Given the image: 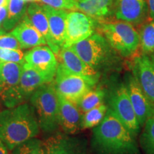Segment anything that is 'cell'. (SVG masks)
<instances>
[{"mask_svg":"<svg viewBox=\"0 0 154 154\" xmlns=\"http://www.w3.org/2000/svg\"><path fill=\"white\" fill-rule=\"evenodd\" d=\"M136 138L108 108L104 119L94 128L91 146L96 154H139Z\"/></svg>","mask_w":154,"mask_h":154,"instance_id":"obj_1","label":"cell"},{"mask_svg":"<svg viewBox=\"0 0 154 154\" xmlns=\"http://www.w3.org/2000/svg\"><path fill=\"white\" fill-rule=\"evenodd\" d=\"M39 130L35 111L30 103L0 111V140L9 151L36 137Z\"/></svg>","mask_w":154,"mask_h":154,"instance_id":"obj_2","label":"cell"},{"mask_svg":"<svg viewBox=\"0 0 154 154\" xmlns=\"http://www.w3.org/2000/svg\"><path fill=\"white\" fill-rule=\"evenodd\" d=\"M70 48L101 75L118 72L122 69V57L101 34L94 32Z\"/></svg>","mask_w":154,"mask_h":154,"instance_id":"obj_3","label":"cell"},{"mask_svg":"<svg viewBox=\"0 0 154 154\" xmlns=\"http://www.w3.org/2000/svg\"><path fill=\"white\" fill-rule=\"evenodd\" d=\"M30 103L35 111L39 128L44 133H52L59 125V94L54 82L44 84L32 94Z\"/></svg>","mask_w":154,"mask_h":154,"instance_id":"obj_4","label":"cell"},{"mask_svg":"<svg viewBox=\"0 0 154 154\" xmlns=\"http://www.w3.org/2000/svg\"><path fill=\"white\" fill-rule=\"evenodd\" d=\"M102 35L122 57H131L140 47L139 33L133 24L124 21L102 23Z\"/></svg>","mask_w":154,"mask_h":154,"instance_id":"obj_5","label":"cell"},{"mask_svg":"<svg viewBox=\"0 0 154 154\" xmlns=\"http://www.w3.org/2000/svg\"><path fill=\"white\" fill-rule=\"evenodd\" d=\"M107 106L117 119L124 125L135 137L140 130L137 117L132 106L124 82L112 84L107 91Z\"/></svg>","mask_w":154,"mask_h":154,"instance_id":"obj_6","label":"cell"},{"mask_svg":"<svg viewBox=\"0 0 154 154\" xmlns=\"http://www.w3.org/2000/svg\"><path fill=\"white\" fill-rule=\"evenodd\" d=\"M99 80V79L72 74L58 64L54 82L59 95L76 103L88 91L96 86Z\"/></svg>","mask_w":154,"mask_h":154,"instance_id":"obj_7","label":"cell"},{"mask_svg":"<svg viewBox=\"0 0 154 154\" xmlns=\"http://www.w3.org/2000/svg\"><path fill=\"white\" fill-rule=\"evenodd\" d=\"M24 66L41 74L49 82L54 80L58 68L57 56L49 46L32 48L24 54Z\"/></svg>","mask_w":154,"mask_h":154,"instance_id":"obj_8","label":"cell"},{"mask_svg":"<svg viewBox=\"0 0 154 154\" xmlns=\"http://www.w3.org/2000/svg\"><path fill=\"white\" fill-rule=\"evenodd\" d=\"M124 82L141 128L146 120L154 114V102L144 92L132 73L126 75Z\"/></svg>","mask_w":154,"mask_h":154,"instance_id":"obj_9","label":"cell"},{"mask_svg":"<svg viewBox=\"0 0 154 154\" xmlns=\"http://www.w3.org/2000/svg\"><path fill=\"white\" fill-rule=\"evenodd\" d=\"M94 18L82 11H72L68 13L65 42L63 47H70L92 35L95 30Z\"/></svg>","mask_w":154,"mask_h":154,"instance_id":"obj_10","label":"cell"},{"mask_svg":"<svg viewBox=\"0 0 154 154\" xmlns=\"http://www.w3.org/2000/svg\"><path fill=\"white\" fill-rule=\"evenodd\" d=\"M49 82L45 77L36 71L23 65L20 80L7 107H14L29 101L31 96L38 87Z\"/></svg>","mask_w":154,"mask_h":154,"instance_id":"obj_11","label":"cell"},{"mask_svg":"<svg viewBox=\"0 0 154 154\" xmlns=\"http://www.w3.org/2000/svg\"><path fill=\"white\" fill-rule=\"evenodd\" d=\"M45 154H88L87 140L66 134H57L44 140Z\"/></svg>","mask_w":154,"mask_h":154,"instance_id":"obj_12","label":"cell"},{"mask_svg":"<svg viewBox=\"0 0 154 154\" xmlns=\"http://www.w3.org/2000/svg\"><path fill=\"white\" fill-rule=\"evenodd\" d=\"M131 68L144 92L154 102V53H142L134 57Z\"/></svg>","mask_w":154,"mask_h":154,"instance_id":"obj_13","label":"cell"},{"mask_svg":"<svg viewBox=\"0 0 154 154\" xmlns=\"http://www.w3.org/2000/svg\"><path fill=\"white\" fill-rule=\"evenodd\" d=\"M115 16L117 19L138 24L149 14L147 0H114Z\"/></svg>","mask_w":154,"mask_h":154,"instance_id":"obj_14","label":"cell"},{"mask_svg":"<svg viewBox=\"0 0 154 154\" xmlns=\"http://www.w3.org/2000/svg\"><path fill=\"white\" fill-rule=\"evenodd\" d=\"M82 116L76 103L59 95V125L65 134L73 135L82 129Z\"/></svg>","mask_w":154,"mask_h":154,"instance_id":"obj_15","label":"cell"},{"mask_svg":"<svg viewBox=\"0 0 154 154\" xmlns=\"http://www.w3.org/2000/svg\"><path fill=\"white\" fill-rule=\"evenodd\" d=\"M23 65L12 62L0 63V99L6 106L18 85Z\"/></svg>","mask_w":154,"mask_h":154,"instance_id":"obj_16","label":"cell"},{"mask_svg":"<svg viewBox=\"0 0 154 154\" xmlns=\"http://www.w3.org/2000/svg\"><path fill=\"white\" fill-rule=\"evenodd\" d=\"M56 56L58 64L72 74L99 79L101 76V74L83 61L70 47L61 48Z\"/></svg>","mask_w":154,"mask_h":154,"instance_id":"obj_17","label":"cell"},{"mask_svg":"<svg viewBox=\"0 0 154 154\" xmlns=\"http://www.w3.org/2000/svg\"><path fill=\"white\" fill-rule=\"evenodd\" d=\"M23 19L30 23L40 34L43 36L47 42V46L51 48L56 55L59 52V50L54 44L50 34L49 21L43 7L37 3H32L26 8Z\"/></svg>","mask_w":154,"mask_h":154,"instance_id":"obj_18","label":"cell"},{"mask_svg":"<svg viewBox=\"0 0 154 154\" xmlns=\"http://www.w3.org/2000/svg\"><path fill=\"white\" fill-rule=\"evenodd\" d=\"M43 7L47 14L50 34L54 44L60 50L63 48L65 42L66 27V18L68 12L63 9H58L43 5Z\"/></svg>","mask_w":154,"mask_h":154,"instance_id":"obj_19","label":"cell"},{"mask_svg":"<svg viewBox=\"0 0 154 154\" xmlns=\"http://www.w3.org/2000/svg\"><path fill=\"white\" fill-rule=\"evenodd\" d=\"M21 49H32L42 45H47L45 38L35 28L25 19H22L11 31Z\"/></svg>","mask_w":154,"mask_h":154,"instance_id":"obj_20","label":"cell"},{"mask_svg":"<svg viewBox=\"0 0 154 154\" xmlns=\"http://www.w3.org/2000/svg\"><path fill=\"white\" fill-rule=\"evenodd\" d=\"M77 10L92 18H103L110 12L113 0H77Z\"/></svg>","mask_w":154,"mask_h":154,"instance_id":"obj_21","label":"cell"},{"mask_svg":"<svg viewBox=\"0 0 154 154\" xmlns=\"http://www.w3.org/2000/svg\"><path fill=\"white\" fill-rule=\"evenodd\" d=\"M107 91L105 88L95 86L76 103L79 110L84 113L101 103L106 99Z\"/></svg>","mask_w":154,"mask_h":154,"instance_id":"obj_22","label":"cell"},{"mask_svg":"<svg viewBox=\"0 0 154 154\" xmlns=\"http://www.w3.org/2000/svg\"><path fill=\"white\" fill-rule=\"evenodd\" d=\"M7 18L2 29L5 31L13 29L15 26L22 21L26 13L24 0H9Z\"/></svg>","mask_w":154,"mask_h":154,"instance_id":"obj_23","label":"cell"},{"mask_svg":"<svg viewBox=\"0 0 154 154\" xmlns=\"http://www.w3.org/2000/svg\"><path fill=\"white\" fill-rule=\"evenodd\" d=\"M107 110L108 106L103 103L83 113L82 129L91 128L98 126L104 119Z\"/></svg>","mask_w":154,"mask_h":154,"instance_id":"obj_24","label":"cell"},{"mask_svg":"<svg viewBox=\"0 0 154 154\" xmlns=\"http://www.w3.org/2000/svg\"><path fill=\"white\" fill-rule=\"evenodd\" d=\"M140 137V144L146 154H154V114L146 120Z\"/></svg>","mask_w":154,"mask_h":154,"instance_id":"obj_25","label":"cell"},{"mask_svg":"<svg viewBox=\"0 0 154 154\" xmlns=\"http://www.w3.org/2000/svg\"><path fill=\"white\" fill-rule=\"evenodd\" d=\"M139 36L142 53H154V20H151L142 26Z\"/></svg>","mask_w":154,"mask_h":154,"instance_id":"obj_26","label":"cell"},{"mask_svg":"<svg viewBox=\"0 0 154 154\" xmlns=\"http://www.w3.org/2000/svg\"><path fill=\"white\" fill-rule=\"evenodd\" d=\"M13 151L17 154H45L44 141L36 137L20 144Z\"/></svg>","mask_w":154,"mask_h":154,"instance_id":"obj_27","label":"cell"},{"mask_svg":"<svg viewBox=\"0 0 154 154\" xmlns=\"http://www.w3.org/2000/svg\"><path fill=\"white\" fill-rule=\"evenodd\" d=\"M12 62L24 65V54L21 49H10L0 48V63Z\"/></svg>","mask_w":154,"mask_h":154,"instance_id":"obj_28","label":"cell"},{"mask_svg":"<svg viewBox=\"0 0 154 154\" xmlns=\"http://www.w3.org/2000/svg\"><path fill=\"white\" fill-rule=\"evenodd\" d=\"M0 48L10 49H22L16 37L11 34L1 29H0Z\"/></svg>","mask_w":154,"mask_h":154,"instance_id":"obj_29","label":"cell"},{"mask_svg":"<svg viewBox=\"0 0 154 154\" xmlns=\"http://www.w3.org/2000/svg\"><path fill=\"white\" fill-rule=\"evenodd\" d=\"M44 5L53 8L63 10H77L76 2L75 0H39Z\"/></svg>","mask_w":154,"mask_h":154,"instance_id":"obj_30","label":"cell"},{"mask_svg":"<svg viewBox=\"0 0 154 154\" xmlns=\"http://www.w3.org/2000/svg\"><path fill=\"white\" fill-rule=\"evenodd\" d=\"M8 9L7 7H0V29L2 27V25L7 18Z\"/></svg>","mask_w":154,"mask_h":154,"instance_id":"obj_31","label":"cell"},{"mask_svg":"<svg viewBox=\"0 0 154 154\" xmlns=\"http://www.w3.org/2000/svg\"><path fill=\"white\" fill-rule=\"evenodd\" d=\"M149 7V15L151 20H154V0H147Z\"/></svg>","mask_w":154,"mask_h":154,"instance_id":"obj_32","label":"cell"},{"mask_svg":"<svg viewBox=\"0 0 154 154\" xmlns=\"http://www.w3.org/2000/svg\"><path fill=\"white\" fill-rule=\"evenodd\" d=\"M9 150L7 146L0 140V154H9Z\"/></svg>","mask_w":154,"mask_h":154,"instance_id":"obj_33","label":"cell"},{"mask_svg":"<svg viewBox=\"0 0 154 154\" xmlns=\"http://www.w3.org/2000/svg\"><path fill=\"white\" fill-rule=\"evenodd\" d=\"M9 0H0V7H8Z\"/></svg>","mask_w":154,"mask_h":154,"instance_id":"obj_34","label":"cell"},{"mask_svg":"<svg viewBox=\"0 0 154 154\" xmlns=\"http://www.w3.org/2000/svg\"><path fill=\"white\" fill-rule=\"evenodd\" d=\"M25 2H37L39 0H24Z\"/></svg>","mask_w":154,"mask_h":154,"instance_id":"obj_35","label":"cell"},{"mask_svg":"<svg viewBox=\"0 0 154 154\" xmlns=\"http://www.w3.org/2000/svg\"><path fill=\"white\" fill-rule=\"evenodd\" d=\"M11 154H17V153H15L14 151H11Z\"/></svg>","mask_w":154,"mask_h":154,"instance_id":"obj_36","label":"cell"}]
</instances>
